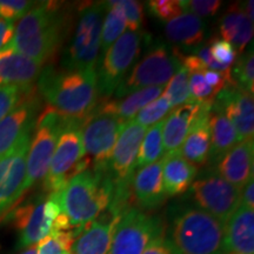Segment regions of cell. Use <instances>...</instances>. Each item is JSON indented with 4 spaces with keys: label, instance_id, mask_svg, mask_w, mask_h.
Returning a JSON list of instances; mask_svg holds the SVG:
<instances>
[{
    "label": "cell",
    "instance_id": "1",
    "mask_svg": "<svg viewBox=\"0 0 254 254\" xmlns=\"http://www.w3.org/2000/svg\"><path fill=\"white\" fill-rule=\"evenodd\" d=\"M68 28L69 14L60 2H40L20 18L6 47L43 65L59 50Z\"/></svg>",
    "mask_w": 254,
    "mask_h": 254
},
{
    "label": "cell",
    "instance_id": "2",
    "mask_svg": "<svg viewBox=\"0 0 254 254\" xmlns=\"http://www.w3.org/2000/svg\"><path fill=\"white\" fill-rule=\"evenodd\" d=\"M37 91L63 116L84 119L98 104V77L95 69L57 71L53 66L41 69Z\"/></svg>",
    "mask_w": 254,
    "mask_h": 254
},
{
    "label": "cell",
    "instance_id": "3",
    "mask_svg": "<svg viewBox=\"0 0 254 254\" xmlns=\"http://www.w3.org/2000/svg\"><path fill=\"white\" fill-rule=\"evenodd\" d=\"M114 193V183L109 171L87 168L72 178L57 192L62 212L68 218L74 236L106 211Z\"/></svg>",
    "mask_w": 254,
    "mask_h": 254
},
{
    "label": "cell",
    "instance_id": "4",
    "mask_svg": "<svg viewBox=\"0 0 254 254\" xmlns=\"http://www.w3.org/2000/svg\"><path fill=\"white\" fill-rule=\"evenodd\" d=\"M225 224L195 206H186L172 218L170 243L178 254H226Z\"/></svg>",
    "mask_w": 254,
    "mask_h": 254
},
{
    "label": "cell",
    "instance_id": "5",
    "mask_svg": "<svg viewBox=\"0 0 254 254\" xmlns=\"http://www.w3.org/2000/svg\"><path fill=\"white\" fill-rule=\"evenodd\" d=\"M82 119L68 118L60 133L49 171L44 178V190L57 193L72 178L90 168L91 159L85 155L81 135Z\"/></svg>",
    "mask_w": 254,
    "mask_h": 254
},
{
    "label": "cell",
    "instance_id": "6",
    "mask_svg": "<svg viewBox=\"0 0 254 254\" xmlns=\"http://www.w3.org/2000/svg\"><path fill=\"white\" fill-rule=\"evenodd\" d=\"M67 120L68 117L63 116L51 106L44 109L38 116L28 150L26 174L19 193V200L32 186L46 177L59 135Z\"/></svg>",
    "mask_w": 254,
    "mask_h": 254
},
{
    "label": "cell",
    "instance_id": "7",
    "mask_svg": "<svg viewBox=\"0 0 254 254\" xmlns=\"http://www.w3.org/2000/svg\"><path fill=\"white\" fill-rule=\"evenodd\" d=\"M107 2H91L81 8L75 30L63 57L66 69H95L100 55L101 27Z\"/></svg>",
    "mask_w": 254,
    "mask_h": 254
},
{
    "label": "cell",
    "instance_id": "8",
    "mask_svg": "<svg viewBox=\"0 0 254 254\" xmlns=\"http://www.w3.org/2000/svg\"><path fill=\"white\" fill-rule=\"evenodd\" d=\"M183 53L178 47L157 44L139 62L117 88V99L146 87L164 86L183 66Z\"/></svg>",
    "mask_w": 254,
    "mask_h": 254
},
{
    "label": "cell",
    "instance_id": "9",
    "mask_svg": "<svg viewBox=\"0 0 254 254\" xmlns=\"http://www.w3.org/2000/svg\"><path fill=\"white\" fill-rule=\"evenodd\" d=\"M126 123L118 117L95 110L82 119V145L85 155L93 161V170L109 171L111 154Z\"/></svg>",
    "mask_w": 254,
    "mask_h": 254
},
{
    "label": "cell",
    "instance_id": "10",
    "mask_svg": "<svg viewBox=\"0 0 254 254\" xmlns=\"http://www.w3.org/2000/svg\"><path fill=\"white\" fill-rule=\"evenodd\" d=\"M144 32H125L104 55L99 64L98 91L105 98L116 92L129 67L138 58L141 49Z\"/></svg>",
    "mask_w": 254,
    "mask_h": 254
},
{
    "label": "cell",
    "instance_id": "11",
    "mask_svg": "<svg viewBox=\"0 0 254 254\" xmlns=\"http://www.w3.org/2000/svg\"><path fill=\"white\" fill-rule=\"evenodd\" d=\"M241 189L227 183L218 174H208L190 186L193 204L226 224L240 206Z\"/></svg>",
    "mask_w": 254,
    "mask_h": 254
},
{
    "label": "cell",
    "instance_id": "12",
    "mask_svg": "<svg viewBox=\"0 0 254 254\" xmlns=\"http://www.w3.org/2000/svg\"><path fill=\"white\" fill-rule=\"evenodd\" d=\"M163 233L160 222L136 207H128L119 215L110 254H142L151 240Z\"/></svg>",
    "mask_w": 254,
    "mask_h": 254
},
{
    "label": "cell",
    "instance_id": "13",
    "mask_svg": "<svg viewBox=\"0 0 254 254\" xmlns=\"http://www.w3.org/2000/svg\"><path fill=\"white\" fill-rule=\"evenodd\" d=\"M32 132L33 129L25 133L17 144L0 158V217L19 202V193L26 174Z\"/></svg>",
    "mask_w": 254,
    "mask_h": 254
},
{
    "label": "cell",
    "instance_id": "14",
    "mask_svg": "<svg viewBox=\"0 0 254 254\" xmlns=\"http://www.w3.org/2000/svg\"><path fill=\"white\" fill-rule=\"evenodd\" d=\"M147 128L129 120L123 127L109 161L114 186H131L135 173L139 148Z\"/></svg>",
    "mask_w": 254,
    "mask_h": 254
},
{
    "label": "cell",
    "instance_id": "15",
    "mask_svg": "<svg viewBox=\"0 0 254 254\" xmlns=\"http://www.w3.org/2000/svg\"><path fill=\"white\" fill-rule=\"evenodd\" d=\"M40 107L39 93L32 85L24 92L13 109L0 120V158L7 153L25 133L34 128Z\"/></svg>",
    "mask_w": 254,
    "mask_h": 254
},
{
    "label": "cell",
    "instance_id": "16",
    "mask_svg": "<svg viewBox=\"0 0 254 254\" xmlns=\"http://www.w3.org/2000/svg\"><path fill=\"white\" fill-rule=\"evenodd\" d=\"M212 109L225 114L236 129L239 141L253 139L254 100L252 93L232 81L215 95Z\"/></svg>",
    "mask_w": 254,
    "mask_h": 254
},
{
    "label": "cell",
    "instance_id": "17",
    "mask_svg": "<svg viewBox=\"0 0 254 254\" xmlns=\"http://www.w3.org/2000/svg\"><path fill=\"white\" fill-rule=\"evenodd\" d=\"M45 200L44 196H39L7 213L19 232L18 249L37 245L50 236L53 220L45 213Z\"/></svg>",
    "mask_w": 254,
    "mask_h": 254
},
{
    "label": "cell",
    "instance_id": "18",
    "mask_svg": "<svg viewBox=\"0 0 254 254\" xmlns=\"http://www.w3.org/2000/svg\"><path fill=\"white\" fill-rule=\"evenodd\" d=\"M253 139L238 142L215 165L218 176L243 190L253 178Z\"/></svg>",
    "mask_w": 254,
    "mask_h": 254
},
{
    "label": "cell",
    "instance_id": "19",
    "mask_svg": "<svg viewBox=\"0 0 254 254\" xmlns=\"http://www.w3.org/2000/svg\"><path fill=\"white\" fill-rule=\"evenodd\" d=\"M101 219H95L78 234L69 254H110L112 237L119 217L109 211Z\"/></svg>",
    "mask_w": 254,
    "mask_h": 254
},
{
    "label": "cell",
    "instance_id": "20",
    "mask_svg": "<svg viewBox=\"0 0 254 254\" xmlns=\"http://www.w3.org/2000/svg\"><path fill=\"white\" fill-rule=\"evenodd\" d=\"M163 160L146 165L134 173L131 184L136 201L145 209H153L166 200L163 184Z\"/></svg>",
    "mask_w": 254,
    "mask_h": 254
},
{
    "label": "cell",
    "instance_id": "21",
    "mask_svg": "<svg viewBox=\"0 0 254 254\" xmlns=\"http://www.w3.org/2000/svg\"><path fill=\"white\" fill-rule=\"evenodd\" d=\"M226 254H254V209L239 206L225 224Z\"/></svg>",
    "mask_w": 254,
    "mask_h": 254
},
{
    "label": "cell",
    "instance_id": "22",
    "mask_svg": "<svg viewBox=\"0 0 254 254\" xmlns=\"http://www.w3.org/2000/svg\"><path fill=\"white\" fill-rule=\"evenodd\" d=\"M41 69V64L9 47L0 51V86H30L39 77Z\"/></svg>",
    "mask_w": 254,
    "mask_h": 254
},
{
    "label": "cell",
    "instance_id": "23",
    "mask_svg": "<svg viewBox=\"0 0 254 254\" xmlns=\"http://www.w3.org/2000/svg\"><path fill=\"white\" fill-rule=\"evenodd\" d=\"M212 106L200 105L192 126L182 145L180 154L190 164L199 166L206 164L211 151V133H209L208 116Z\"/></svg>",
    "mask_w": 254,
    "mask_h": 254
},
{
    "label": "cell",
    "instance_id": "24",
    "mask_svg": "<svg viewBox=\"0 0 254 254\" xmlns=\"http://www.w3.org/2000/svg\"><path fill=\"white\" fill-rule=\"evenodd\" d=\"M164 86L146 87L133 92L120 99H106L105 98L103 101H98L94 110L101 113L112 114V116L123 119L124 122H129L138 114L139 111L144 109L146 105L158 99L164 93Z\"/></svg>",
    "mask_w": 254,
    "mask_h": 254
},
{
    "label": "cell",
    "instance_id": "25",
    "mask_svg": "<svg viewBox=\"0 0 254 254\" xmlns=\"http://www.w3.org/2000/svg\"><path fill=\"white\" fill-rule=\"evenodd\" d=\"M163 184L167 196L185 193L194 182L198 167L189 163L179 151L171 152L163 157Z\"/></svg>",
    "mask_w": 254,
    "mask_h": 254
},
{
    "label": "cell",
    "instance_id": "26",
    "mask_svg": "<svg viewBox=\"0 0 254 254\" xmlns=\"http://www.w3.org/2000/svg\"><path fill=\"white\" fill-rule=\"evenodd\" d=\"M221 37L238 53H243L253 38V21L247 17L244 6L234 2L227 8L219 24Z\"/></svg>",
    "mask_w": 254,
    "mask_h": 254
},
{
    "label": "cell",
    "instance_id": "27",
    "mask_svg": "<svg viewBox=\"0 0 254 254\" xmlns=\"http://www.w3.org/2000/svg\"><path fill=\"white\" fill-rule=\"evenodd\" d=\"M199 109L200 105L195 103L182 105L174 109L166 120H164L163 144L165 154L180 150Z\"/></svg>",
    "mask_w": 254,
    "mask_h": 254
},
{
    "label": "cell",
    "instance_id": "28",
    "mask_svg": "<svg viewBox=\"0 0 254 254\" xmlns=\"http://www.w3.org/2000/svg\"><path fill=\"white\" fill-rule=\"evenodd\" d=\"M206 26L201 19L190 12H183L167 21L165 36L174 47L198 49L205 39Z\"/></svg>",
    "mask_w": 254,
    "mask_h": 254
},
{
    "label": "cell",
    "instance_id": "29",
    "mask_svg": "<svg viewBox=\"0 0 254 254\" xmlns=\"http://www.w3.org/2000/svg\"><path fill=\"white\" fill-rule=\"evenodd\" d=\"M208 125L211 133V151L208 160L212 164H217L222 155L240 141L232 123L220 111L211 110L208 116Z\"/></svg>",
    "mask_w": 254,
    "mask_h": 254
},
{
    "label": "cell",
    "instance_id": "30",
    "mask_svg": "<svg viewBox=\"0 0 254 254\" xmlns=\"http://www.w3.org/2000/svg\"><path fill=\"white\" fill-rule=\"evenodd\" d=\"M105 14L106 15L104 17L101 27L100 41V51L103 56L125 33L127 27L122 8L117 5L116 1H107V11Z\"/></svg>",
    "mask_w": 254,
    "mask_h": 254
},
{
    "label": "cell",
    "instance_id": "31",
    "mask_svg": "<svg viewBox=\"0 0 254 254\" xmlns=\"http://www.w3.org/2000/svg\"><path fill=\"white\" fill-rule=\"evenodd\" d=\"M164 120L159 122L147 129L139 148L136 168H141L161 160L165 155L163 144Z\"/></svg>",
    "mask_w": 254,
    "mask_h": 254
},
{
    "label": "cell",
    "instance_id": "32",
    "mask_svg": "<svg viewBox=\"0 0 254 254\" xmlns=\"http://www.w3.org/2000/svg\"><path fill=\"white\" fill-rule=\"evenodd\" d=\"M189 77L190 72L186 67L182 66L178 69L176 74L171 78L167 82V87L165 88V95L167 97L168 101L172 109L182 106V105L190 104V90H189Z\"/></svg>",
    "mask_w": 254,
    "mask_h": 254
},
{
    "label": "cell",
    "instance_id": "33",
    "mask_svg": "<svg viewBox=\"0 0 254 254\" xmlns=\"http://www.w3.org/2000/svg\"><path fill=\"white\" fill-rule=\"evenodd\" d=\"M232 80L237 86L253 94L254 87V58L253 51L241 53L238 58L236 66L232 71Z\"/></svg>",
    "mask_w": 254,
    "mask_h": 254
},
{
    "label": "cell",
    "instance_id": "34",
    "mask_svg": "<svg viewBox=\"0 0 254 254\" xmlns=\"http://www.w3.org/2000/svg\"><path fill=\"white\" fill-rule=\"evenodd\" d=\"M171 109L172 107H171L170 101H168L165 93H163L158 99L146 105L144 109L139 111L138 114L134 117V122L148 128L150 126H153L157 123L164 120Z\"/></svg>",
    "mask_w": 254,
    "mask_h": 254
},
{
    "label": "cell",
    "instance_id": "35",
    "mask_svg": "<svg viewBox=\"0 0 254 254\" xmlns=\"http://www.w3.org/2000/svg\"><path fill=\"white\" fill-rule=\"evenodd\" d=\"M189 90L190 103L206 105V106H212L213 105L215 93L213 88L206 82L202 73H190Z\"/></svg>",
    "mask_w": 254,
    "mask_h": 254
},
{
    "label": "cell",
    "instance_id": "36",
    "mask_svg": "<svg viewBox=\"0 0 254 254\" xmlns=\"http://www.w3.org/2000/svg\"><path fill=\"white\" fill-rule=\"evenodd\" d=\"M116 2L122 8L129 31H140L142 21H144V6L141 2L135 1V0H119Z\"/></svg>",
    "mask_w": 254,
    "mask_h": 254
},
{
    "label": "cell",
    "instance_id": "37",
    "mask_svg": "<svg viewBox=\"0 0 254 254\" xmlns=\"http://www.w3.org/2000/svg\"><path fill=\"white\" fill-rule=\"evenodd\" d=\"M179 5L183 12H190L198 18H207L217 14L219 8L221 7V1L219 0H190V1L179 0Z\"/></svg>",
    "mask_w": 254,
    "mask_h": 254
},
{
    "label": "cell",
    "instance_id": "38",
    "mask_svg": "<svg viewBox=\"0 0 254 254\" xmlns=\"http://www.w3.org/2000/svg\"><path fill=\"white\" fill-rule=\"evenodd\" d=\"M34 6L33 1L27 0H0V17L13 21L23 18Z\"/></svg>",
    "mask_w": 254,
    "mask_h": 254
},
{
    "label": "cell",
    "instance_id": "39",
    "mask_svg": "<svg viewBox=\"0 0 254 254\" xmlns=\"http://www.w3.org/2000/svg\"><path fill=\"white\" fill-rule=\"evenodd\" d=\"M30 86H17V85H6L0 86V120L15 106L19 99L23 97L24 92Z\"/></svg>",
    "mask_w": 254,
    "mask_h": 254
},
{
    "label": "cell",
    "instance_id": "40",
    "mask_svg": "<svg viewBox=\"0 0 254 254\" xmlns=\"http://www.w3.org/2000/svg\"><path fill=\"white\" fill-rule=\"evenodd\" d=\"M148 7H150L152 14L164 21L171 20L183 13L179 0H152L148 2Z\"/></svg>",
    "mask_w": 254,
    "mask_h": 254
},
{
    "label": "cell",
    "instance_id": "41",
    "mask_svg": "<svg viewBox=\"0 0 254 254\" xmlns=\"http://www.w3.org/2000/svg\"><path fill=\"white\" fill-rule=\"evenodd\" d=\"M208 47L215 62L226 66L233 65L237 58V52L230 43L224 39H213Z\"/></svg>",
    "mask_w": 254,
    "mask_h": 254
},
{
    "label": "cell",
    "instance_id": "42",
    "mask_svg": "<svg viewBox=\"0 0 254 254\" xmlns=\"http://www.w3.org/2000/svg\"><path fill=\"white\" fill-rule=\"evenodd\" d=\"M142 254H178L170 243L167 238H165L164 233L159 234L148 244Z\"/></svg>",
    "mask_w": 254,
    "mask_h": 254
},
{
    "label": "cell",
    "instance_id": "43",
    "mask_svg": "<svg viewBox=\"0 0 254 254\" xmlns=\"http://www.w3.org/2000/svg\"><path fill=\"white\" fill-rule=\"evenodd\" d=\"M66 253L60 244L52 236H47L37 244V254H64Z\"/></svg>",
    "mask_w": 254,
    "mask_h": 254
},
{
    "label": "cell",
    "instance_id": "44",
    "mask_svg": "<svg viewBox=\"0 0 254 254\" xmlns=\"http://www.w3.org/2000/svg\"><path fill=\"white\" fill-rule=\"evenodd\" d=\"M14 33V23L13 21L5 20L0 18V51L4 50L12 40Z\"/></svg>",
    "mask_w": 254,
    "mask_h": 254
},
{
    "label": "cell",
    "instance_id": "45",
    "mask_svg": "<svg viewBox=\"0 0 254 254\" xmlns=\"http://www.w3.org/2000/svg\"><path fill=\"white\" fill-rule=\"evenodd\" d=\"M240 205L245 206V207L254 209V182L253 178L250 179V182L244 186L241 190V200Z\"/></svg>",
    "mask_w": 254,
    "mask_h": 254
},
{
    "label": "cell",
    "instance_id": "46",
    "mask_svg": "<svg viewBox=\"0 0 254 254\" xmlns=\"http://www.w3.org/2000/svg\"><path fill=\"white\" fill-rule=\"evenodd\" d=\"M243 6H244V9H245V13L247 14V17L253 21V0L246 1V5H243Z\"/></svg>",
    "mask_w": 254,
    "mask_h": 254
},
{
    "label": "cell",
    "instance_id": "47",
    "mask_svg": "<svg viewBox=\"0 0 254 254\" xmlns=\"http://www.w3.org/2000/svg\"><path fill=\"white\" fill-rule=\"evenodd\" d=\"M19 254H37V245L27 247L26 250L23 251V252L19 253Z\"/></svg>",
    "mask_w": 254,
    "mask_h": 254
},
{
    "label": "cell",
    "instance_id": "48",
    "mask_svg": "<svg viewBox=\"0 0 254 254\" xmlns=\"http://www.w3.org/2000/svg\"><path fill=\"white\" fill-rule=\"evenodd\" d=\"M228 254H238V253H228Z\"/></svg>",
    "mask_w": 254,
    "mask_h": 254
},
{
    "label": "cell",
    "instance_id": "49",
    "mask_svg": "<svg viewBox=\"0 0 254 254\" xmlns=\"http://www.w3.org/2000/svg\"><path fill=\"white\" fill-rule=\"evenodd\" d=\"M64 254H69V253H64Z\"/></svg>",
    "mask_w": 254,
    "mask_h": 254
}]
</instances>
